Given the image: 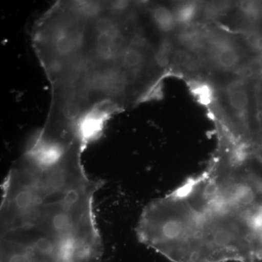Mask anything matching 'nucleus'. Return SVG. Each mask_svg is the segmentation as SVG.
<instances>
[{
  "instance_id": "nucleus-8",
  "label": "nucleus",
  "mask_w": 262,
  "mask_h": 262,
  "mask_svg": "<svg viewBox=\"0 0 262 262\" xmlns=\"http://www.w3.org/2000/svg\"><path fill=\"white\" fill-rule=\"evenodd\" d=\"M171 63L177 67H189L193 63V58L188 50H176L172 56Z\"/></svg>"
},
{
  "instance_id": "nucleus-7",
  "label": "nucleus",
  "mask_w": 262,
  "mask_h": 262,
  "mask_svg": "<svg viewBox=\"0 0 262 262\" xmlns=\"http://www.w3.org/2000/svg\"><path fill=\"white\" fill-rule=\"evenodd\" d=\"M178 39L183 46L189 48L188 51H192L201 48L203 38L199 29L194 27H187L179 33Z\"/></svg>"
},
{
  "instance_id": "nucleus-6",
  "label": "nucleus",
  "mask_w": 262,
  "mask_h": 262,
  "mask_svg": "<svg viewBox=\"0 0 262 262\" xmlns=\"http://www.w3.org/2000/svg\"><path fill=\"white\" fill-rule=\"evenodd\" d=\"M199 11L198 3L194 2H187L179 5L175 10H173L177 19V24L187 25L192 22Z\"/></svg>"
},
{
  "instance_id": "nucleus-2",
  "label": "nucleus",
  "mask_w": 262,
  "mask_h": 262,
  "mask_svg": "<svg viewBox=\"0 0 262 262\" xmlns=\"http://www.w3.org/2000/svg\"><path fill=\"white\" fill-rule=\"evenodd\" d=\"M208 43L211 46L215 64L221 70H234L241 63V53L229 38L211 36Z\"/></svg>"
},
{
  "instance_id": "nucleus-1",
  "label": "nucleus",
  "mask_w": 262,
  "mask_h": 262,
  "mask_svg": "<svg viewBox=\"0 0 262 262\" xmlns=\"http://www.w3.org/2000/svg\"><path fill=\"white\" fill-rule=\"evenodd\" d=\"M101 185L75 157L14 163L3 184L5 261L101 262L94 207Z\"/></svg>"
},
{
  "instance_id": "nucleus-11",
  "label": "nucleus",
  "mask_w": 262,
  "mask_h": 262,
  "mask_svg": "<svg viewBox=\"0 0 262 262\" xmlns=\"http://www.w3.org/2000/svg\"><path fill=\"white\" fill-rule=\"evenodd\" d=\"M194 91L203 102L208 103L211 99V92L210 91L209 88L207 86L201 85L200 87H196L194 89Z\"/></svg>"
},
{
  "instance_id": "nucleus-3",
  "label": "nucleus",
  "mask_w": 262,
  "mask_h": 262,
  "mask_svg": "<svg viewBox=\"0 0 262 262\" xmlns=\"http://www.w3.org/2000/svg\"><path fill=\"white\" fill-rule=\"evenodd\" d=\"M227 99L229 106L237 114L246 111L249 103V96L244 81L235 80L231 82L226 89Z\"/></svg>"
},
{
  "instance_id": "nucleus-5",
  "label": "nucleus",
  "mask_w": 262,
  "mask_h": 262,
  "mask_svg": "<svg viewBox=\"0 0 262 262\" xmlns=\"http://www.w3.org/2000/svg\"><path fill=\"white\" fill-rule=\"evenodd\" d=\"M173 43L169 39H162L158 45L155 53V61L160 69L166 68L172 60L173 54Z\"/></svg>"
},
{
  "instance_id": "nucleus-4",
  "label": "nucleus",
  "mask_w": 262,
  "mask_h": 262,
  "mask_svg": "<svg viewBox=\"0 0 262 262\" xmlns=\"http://www.w3.org/2000/svg\"><path fill=\"white\" fill-rule=\"evenodd\" d=\"M150 19L155 29L161 33L171 32L177 25L173 10L165 5H158L151 8Z\"/></svg>"
},
{
  "instance_id": "nucleus-9",
  "label": "nucleus",
  "mask_w": 262,
  "mask_h": 262,
  "mask_svg": "<svg viewBox=\"0 0 262 262\" xmlns=\"http://www.w3.org/2000/svg\"><path fill=\"white\" fill-rule=\"evenodd\" d=\"M241 9L242 13L249 18H255L258 15V8L257 4L253 2H244L241 5Z\"/></svg>"
},
{
  "instance_id": "nucleus-10",
  "label": "nucleus",
  "mask_w": 262,
  "mask_h": 262,
  "mask_svg": "<svg viewBox=\"0 0 262 262\" xmlns=\"http://www.w3.org/2000/svg\"><path fill=\"white\" fill-rule=\"evenodd\" d=\"M247 40L253 50L262 54V34L252 33L248 36Z\"/></svg>"
}]
</instances>
